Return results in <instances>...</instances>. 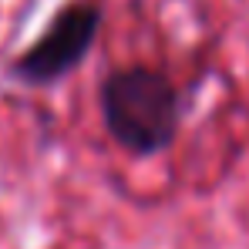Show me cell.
Wrapping results in <instances>:
<instances>
[{"instance_id": "cell-1", "label": "cell", "mask_w": 249, "mask_h": 249, "mask_svg": "<svg viewBox=\"0 0 249 249\" xmlns=\"http://www.w3.org/2000/svg\"><path fill=\"white\" fill-rule=\"evenodd\" d=\"M101 122L128 155L152 159L165 152L182 124V94L165 71L128 64L105 74L98 88Z\"/></svg>"}, {"instance_id": "cell-2", "label": "cell", "mask_w": 249, "mask_h": 249, "mask_svg": "<svg viewBox=\"0 0 249 249\" xmlns=\"http://www.w3.org/2000/svg\"><path fill=\"white\" fill-rule=\"evenodd\" d=\"M105 24L101 0H68L34 41L27 44L7 68V74L31 88L64 81L84 64Z\"/></svg>"}]
</instances>
